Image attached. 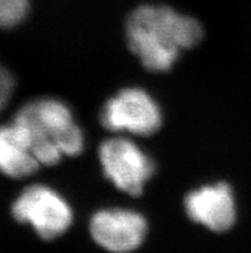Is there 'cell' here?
I'll return each instance as SVG.
<instances>
[{
	"mask_svg": "<svg viewBox=\"0 0 251 253\" xmlns=\"http://www.w3.org/2000/svg\"><path fill=\"white\" fill-rule=\"evenodd\" d=\"M126 31L131 50L154 72L168 71L182 50L192 48L203 38L196 19L163 5L137 8L128 17Z\"/></svg>",
	"mask_w": 251,
	"mask_h": 253,
	"instance_id": "cell-1",
	"label": "cell"
},
{
	"mask_svg": "<svg viewBox=\"0 0 251 253\" xmlns=\"http://www.w3.org/2000/svg\"><path fill=\"white\" fill-rule=\"evenodd\" d=\"M13 122L26 135L40 165L53 166L63 156L74 157L82 152V131L61 100H32L19 109Z\"/></svg>",
	"mask_w": 251,
	"mask_h": 253,
	"instance_id": "cell-2",
	"label": "cell"
},
{
	"mask_svg": "<svg viewBox=\"0 0 251 253\" xmlns=\"http://www.w3.org/2000/svg\"><path fill=\"white\" fill-rule=\"evenodd\" d=\"M12 212L16 220L32 225L46 241L63 234L73 220L68 203L46 185H31L23 190L13 203Z\"/></svg>",
	"mask_w": 251,
	"mask_h": 253,
	"instance_id": "cell-3",
	"label": "cell"
},
{
	"mask_svg": "<svg viewBox=\"0 0 251 253\" xmlns=\"http://www.w3.org/2000/svg\"><path fill=\"white\" fill-rule=\"evenodd\" d=\"M99 157L105 176L118 189L131 196H140L146 181L154 173L153 161L128 139L105 140L100 145Z\"/></svg>",
	"mask_w": 251,
	"mask_h": 253,
	"instance_id": "cell-4",
	"label": "cell"
},
{
	"mask_svg": "<svg viewBox=\"0 0 251 253\" xmlns=\"http://www.w3.org/2000/svg\"><path fill=\"white\" fill-rule=\"evenodd\" d=\"M105 128L149 136L159 130L162 113L154 99L141 89H124L105 103L100 113Z\"/></svg>",
	"mask_w": 251,
	"mask_h": 253,
	"instance_id": "cell-5",
	"label": "cell"
},
{
	"mask_svg": "<svg viewBox=\"0 0 251 253\" xmlns=\"http://www.w3.org/2000/svg\"><path fill=\"white\" fill-rule=\"evenodd\" d=\"M146 230L145 218L128 210L100 211L90 222V233L94 241L113 253H128L140 247Z\"/></svg>",
	"mask_w": 251,
	"mask_h": 253,
	"instance_id": "cell-6",
	"label": "cell"
},
{
	"mask_svg": "<svg viewBox=\"0 0 251 253\" xmlns=\"http://www.w3.org/2000/svg\"><path fill=\"white\" fill-rule=\"evenodd\" d=\"M184 207L191 220L216 233L229 230L237 216L235 196L226 183L191 192L184 199Z\"/></svg>",
	"mask_w": 251,
	"mask_h": 253,
	"instance_id": "cell-7",
	"label": "cell"
},
{
	"mask_svg": "<svg viewBox=\"0 0 251 253\" xmlns=\"http://www.w3.org/2000/svg\"><path fill=\"white\" fill-rule=\"evenodd\" d=\"M38 167L40 162L22 130L14 122L0 126V171L13 179H22Z\"/></svg>",
	"mask_w": 251,
	"mask_h": 253,
	"instance_id": "cell-8",
	"label": "cell"
},
{
	"mask_svg": "<svg viewBox=\"0 0 251 253\" xmlns=\"http://www.w3.org/2000/svg\"><path fill=\"white\" fill-rule=\"evenodd\" d=\"M29 0H0V27H13L25 18Z\"/></svg>",
	"mask_w": 251,
	"mask_h": 253,
	"instance_id": "cell-9",
	"label": "cell"
},
{
	"mask_svg": "<svg viewBox=\"0 0 251 253\" xmlns=\"http://www.w3.org/2000/svg\"><path fill=\"white\" fill-rule=\"evenodd\" d=\"M14 89V79L12 74L0 64V112L5 108Z\"/></svg>",
	"mask_w": 251,
	"mask_h": 253,
	"instance_id": "cell-10",
	"label": "cell"
}]
</instances>
